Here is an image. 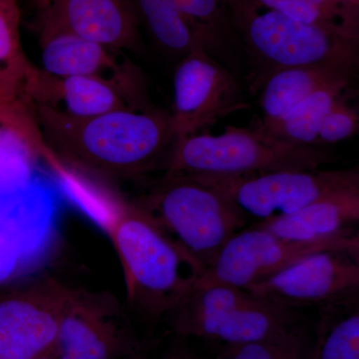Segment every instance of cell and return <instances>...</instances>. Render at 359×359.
Instances as JSON below:
<instances>
[{"mask_svg": "<svg viewBox=\"0 0 359 359\" xmlns=\"http://www.w3.org/2000/svg\"><path fill=\"white\" fill-rule=\"evenodd\" d=\"M47 148L67 166L104 181L139 178L164 167L173 144L170 112L153 107L75 117L33 105Z\"/></svg>", "mask_w": 359, "mask_h": 359, "instance_id": "obj_1", "label": "cell"}, {"mask_svg": "<svg viewBox=\"0 0 359 359\" xmlns=\"http://www.w3.org/2000/svg\"><path fill=\"white\" fill-rule=\"evenodd\" d=\"M112 241L130 306L146 320L170 316L195 289L203 271L117 195L92 218Z\"/></svg>", "mask_w": 359, "mask_h": 359, "instance_id": "obj_2", "label": "cell"}, {"mask_svg": "<svg viewBox=\"0 0 359 359\" xmlns=\"http://www.w3.org/2000/svg\"><path fill=\"white\" fill-rule=\"evenodd\" d=\"M233 34L249 61L247 86L257 95L271 75L297 66L358 67L359 41L292 20L255 0H224Z\"/></svg>", "mask_w": 359, "mask_h": 359, "instance_id": "obj_3", "label": "cell"}, {"mask_svg": "<svg viewBox=\"0 0 359 359\" xmlns=\"http://www.w3.org/2000/svg\"><path fill=\"white\" fill-rule=\"evenodd\" d=\"M165 238L203 271L247 222L210 187L191 176H167L129 201Z\"/></svg>", "mask_w": 359, "mask_h": 359, "instance_id": "obj_4", "label": "cell"}, {"mask_svg": "<svg viewBox=\"0 0 359 359\" xmlns=\"http://www.w3.org/2000/svg\"><path fill=\"white\" fill-rule=\"evenodd\" d=\"M328 146L294 147L262 138L255 130L229 126L223 134L175 140L165 162L167 176H243L309 171L334 163Z\"/></svg>", "mask_w": 359, "mask_h": 359, "instance_id": "obj_5", "label": "cell"}, {"mask_svg": "<svg viewBox=\"0 0 359 359\" xmlns=\"http://www.w3.org/2000/svg\"><path fill=\"white\" fill-rule=\"evenodd\" d=\"M169 318L181 339L216 340L224 346L278 339L302 327L292 311L222 283L196 287Z\"/></svg>", "mask_w": 359, "mask_h": 359, "instance_id": "obj_6", "label": "cell"}, {"mask_svg": "<svg viewBox=\"0 0 359 359\" xmlns=\"http://www.w3.org/2000/svg\"><path fill=\"white\" fill-rule=\"evenodd\" d=\"M191 177L221 195L247 223H264L332 196L359 190L358 168Z\"/></svg>", "mask_w": 359, "mask_h": 359, "instance_id": "obj_7", "label": "cell"}, {"mask_svg": "<svg viewBox=\"0 0 359 359\" xmlns=\"http://www.w3.org/2000/svg\"><path fill=\"white\" fill-rule=\"evenodd\" d=\"M0 285L34 271L49 256L57 236V194L37 175L25 185L0 189Z\"/></svg>", "mask_w": 359, "mask_h": 359, "instance_id": "obj_8", "label": "cell"}, {"mask_svg": "<svg viewBox=\"0 0 359 359\" xmlns=\"http://www.w3.org/2000/svg\"><path fill=\"white\" fill-rule=\"evenodd\" d=\"M327 250H359L358 231L314 242H299L278 237L254 224L229 238L196 287L222 283L247 290L299 259Z\"/></svg>", "mask_w": 359, "mask_h": 359, "instance_id": "obj_9", "label": "cell"}, {"mask_svg": "<svg viewBox=\"0 0 359 359\" xmlns=\"http://www.w3.org/2000/svg\"><path fill=\"white\" fill-rule=\"evenodd\" d=\"M71 292L51 276L0 289V359L54 355Z\"/></svg>", "mask_w": 359, "mask_h": 359, "instance_id": "obj_10", "label": "cell"}, {"mask_svg": "<svg viewBox=\"0 0 359 359\" xmlns=\"http://www.w3.org/2000/svg\"><path fill=\"white\" fill-rule=\"evenodd\" d=\"M152 344L137 337L114 295L72 289L54 356L56 359H123Z\"/></svg>", "mask_w": 359, "mask_h": 359, "instance_id": "obj_11", "label": "cell"}, {"mask_svg": "<svg viewBox=\"0 0 359 359\" xmlns=\"http://www.w3.org/2000/svg\"><path fill=\"white\" fill-rule=\"evenodd\" d=\"M247 290L290 311L353 301L358 299L359 250L314 252Z\"/></svg>", "mask_w": 359, "mask_h": 359, "instance_id": "obj_12", "label": "cell"}, {"mask_svg": "<svg viewBox=\"0 0 359 359\" xmlns=\"http://www.w3.org/2000/svg\"><path fill=\"white\" fill-rule=\"evenodd\" d=\"M173 84L170 120L174 141L201 134L245 107L244 89L233 71L203 49L181 58Z\"/></svg>", "mask_w": 359, "mask_h": 359, "instance_id": "obj_13", "label": "cell"}, {"mask_svg": "<svg viewBox=\"0 0 359 359\" xmlns=\"http://www.w3.org/2000/svg\"><path fill=\"white\" fill-rule=\"evenodd\" d=\"M146 90L145 78L135 65L111 77L58 78L42 70L32 103L56 107L62 102L67 114L94 117L118 110L153 107Z\"/></svg>", "mask_w": 359, "mask_h": 359, "instance_id": "obj_14", "label": "cell"}, {"mask_svg": "<svg viewBox=\"0 0 359 359\" xmlns=\"http://www.w3.org/2000/svg\"><path fill=\"white\" fill-rule=\"evenodd\" d=\"M39 35L68 33L113 49H142L138 15L126 0H40Z\"/></svg>", "mask_w": 359, "mask_h": 359, "instance_id": "obj_15", "label": "cell"}, {"mask_svg": "<svg viewBox=\"0 0 359 359\" xmlns=\"http://www.w3.org/2000/svg\"><path fill=\"white\" fill-rule=\"evenodd\" d=\"M47 146L33 104L0 101V189L25 185L37 176Z\"/></svg>", "mask_w": 359, "mask_h": 359, "instance_id": "obj_16", "label": "cell"}, {"mask_svg": "<svg viewBox=\"0 0 359 359\" xmlns=\"http://www.w3.org/2000/svg\"><path fill=\"white\" fill-rule=\"evenodd\" d=\"M359 190L318 201L299 211L256 224L278 237L314 242L358 231Z\"/></svg>", "mask_w": 359, "mask_h": 359, "instance_id": "obj_17", "label": "cell"}, {"mask_svg": "<svg viewBox=\"0 0 359 359\" xmlns=\"http://www.w3.org/2000/svg\"><path fill=\"white\" fill-rule=\"evenodd\" d=\"M358 71V67L335 65L297 66L278 71L259 92L263 112L259 126L276 121L318 90L339 82H353Z\"/></svg>", "mask_w": 359, "mask_h": 359, "instance_id": "obj_18", "label": "cell"}, {"mask_svg": "<svg viewBox=\"0 0 359 359\" xmlns=\"http://www.w3.org/2000/svg\"><path fill=\"white\" fill-rule=\"evenodd\" d=\"M39 37L42 70L52 76L111 77L133 66L128 59L119 58V51L91 40L68 33H49Z\"/></svg>", "mask_w": 359, "mask_h": 359, "instance_id": "obj_19", "label": "cell"}, {"mask_svg": "<svg viewBox=\"0 0 359 359\" xmlns=\"http://www.w3.org/2000/svg\"><path fill=\"white\" fill-rule=\"evenodd\" d=\"M351 82H339L311 94L276 121L257 126L262 138L294 147L320 146L318 131L335 101L351 87Z\"/></svg>", "mask_w": 359, "mask_h": 359, "instance_id": "obj_20", "label": "cell"}, {"mask_svg": "<svg viewBox=\"0 0 359 359\" xmlns=\"http://www.w3.org/2000/svg\"><path fill=\"white\" fill-rule=\"evenodd\" d=\"M20 21L16 0H0V101L30 103V92L41 69L23 52Z\"/></svg>", "mask_w": 359, "mask_h": 359, "instance_id": "obj_21", "label": "cell"}, {"mask_svg": "<svg viewBox=\"0 0 359 359\" xmlns=\"http://www.w3.org/2000/svg\"><path fill=\"white\" fill-rule=\"evenodd\" d=\"M137 15H140L156 43L182 58L203 49L217 58L216 52L202 32L169 0H135ZM218 59V58H217Z\"/></svg>", "mask_w": 359, "mask_h": 359, "instance_id": "obj_22", "label": "cell"}, {"mask_svg": "<svg viewBox=\"0 0 359 359\" xmlns=\"http://www.w3.org/2000/svg\"><path fill=\"white\" fill-rule=\"evenodd\" d=\"M318 311L309 359H359L358 299Z\"/></svg>", "mask_w": 359, "mask_h": 359, "instance_id": "obj_23", "label": "cell"}, {"mask_svg": "<svg viewBox=\"0 0 359 359\" xmlns=\"http://www.w3.org/2000/svg\"><path fill=\"white\" fill-rule=\"evenodd\" d=\"M306 25L359 41V6L346 0H255Z\"/></svg>", "mask_w": 359, "mask_h": 359, "instance_id": "obj_24", "label": "cell"}, {"mask_svg": "<svg viewBox=\"0 0 359 359\" xmlns=\"http://www.w3.org/2000/svg\"><path fill=\"white\" fill-rule=\"evenodd\" d=\"M202 32L217 58L224 63V52L236 39L224 0H169Z\"/></svg>", "mask_w": 359, "mask_h": 359, "instance_id": "obj_25", "label": "cell"}, {"mask_svg": "<svg viewBox=\"0 0 359 359\" xmlns=\"http://www.w3.org/2000/svg\"><path fill=\"white\" fill-rule=\"evenodd\" d=\"M313 337L299 327L278 339L224 346L218 359H309Z\"/></svg>", "mask_w": 359, "mask_h": 359, "instance_id": "obj_26", "label": "cell"}, {"mask_svg": "<svg viewBox=\"0 0 359 359\" xmlns=\"http://www.w3.org/2000/svg\"><path fill=\"white\" fill-rule=\"evenodd\" d=\"M351 91L346 90L328 111L318 131V143L328 146L346 140L358 133V110L351 105Z\"/></svg>", "mask_w": 359, "mask_h": 359, "instance_id": "obj_27", "label": "cell"}, {"mask_svg": "<svg viewBox=\"0 0 359 359\" xmlns=\"http://www.w3.org/2000/svg\"><path fill=\"white\" fill-rule=\"evenodd\" d=\"M161 359H203L181 340H176Z\"/></svg>", "mask_w": 359, "mask_h": 359, "instance_id": "obj_28", "label": "cell"}, {"mask_svg": "<svg viewBox=\"0 0 359 359\" xmlns=\"http://www.w3.org/2000/svg\"><path fill=\"white\" fill-rule=\"evenodd\" d=\"M152 346H149L145 347V348L142 349V351H138V353L132 354V355L127 356V358L123 359H147L149 353H150L151 348H152Z\"/></svg>", "mask_w": 359, "mask_h": 359, "instance_id": "obj_29", "label": "cell"}, {"mask_svg": "<svg viewBox=\"0 0 359 359\" xmlns=\"http://www.w3.org/2000/svg\"><path fill=\"white\" fill-rule=\"evenodd\" d=\"M349 4H353V6H359V0H346Z\"/></svg>", "mask_w": 359, "mask_h": 359, "instance_id": "obj_30", "label": "cell"}, {"mask_svg": "<svg viewBox=\"0 0 359 359\" xmlns=\"http://www.w3.org/2000/svg\"><path fill=\"white\" fill-rule=\"evenodd\" d=\"M40 359H56V358L54 355H49V356H46V358H40Z\"/></svg>", "mask_w": 359, "mask_h": 359, "instance_id": "obj_31", "label": "cell"}]
</instances>
